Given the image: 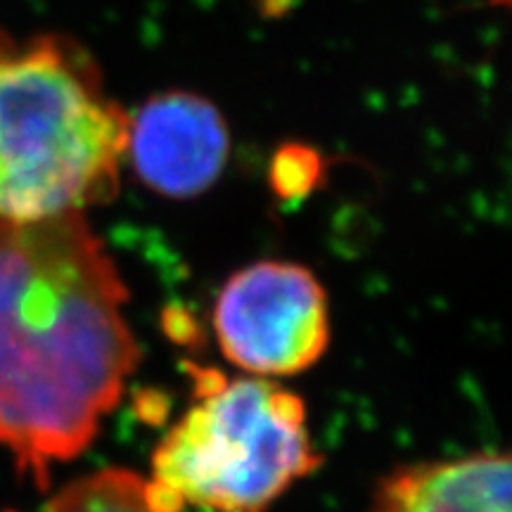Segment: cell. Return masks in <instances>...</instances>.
Here are the masks:
<instances>
[{"label":"cell","instance_id":"obj_1","mask_svg":"<svg viewBox=\"0 0 512 512\" xmlns=\"http://www.w3.org/2000/svg\"><path fill=\"white\" fill-rule=\"evenodd\" d=\"M126 287L81 214L0 226V446L46 489L138 363Z\"/></svg>","mask_w":512,"mask_h":512},{"label":"cell","instance_id":"obj_2","mask_svg":"<svg viewBox=\"0 0 512 512\" xmlns=\"http://www.w3.org/2000/svg\"><path fill=\"white\" fill-rule=\"evenodd\" d=\"M128 117L55 41L0 36V226L110 202Z\"/></svg>","mask_w":512,"mask_h":512},{"label":"cell","instance_id":"obj_3","mask_svg":"<svg viewBox=\"0 0 512 512\" xmlns=\"http://www.w3.org/2000/svg\"><path fill=\"white\" fill-rule=\"evenodd\" d=\"M197 403L152 456V484L181 508L264 512L320 465L304 401L261 377L192 368Z\"/></svg>","mask_w":512,"mask_h":512},{"label":"cell","instance_id":"obj_4","mask_svg":"<svg viewBox=\"0 0 512 512\" xmlns=\"http://www.w3.org/2000/svg\"><path fill=\"white\" fill-rule=\"evenodd\" d=\"M214 330L223 356L247 373L297 375L328 349V299L304 266L259 261L221 290Z\"/></svg>","mask_w":512,"mask_h":512},{"label":"cell","instance_id":"obj_5","mask_svg":"<svg viewBox=\"0 0 512 512\" xmlns=\"http://www.w3.org/2000/svg\"><path fill=\"white\" fill-rule=\"evenodd\" d=\"M126 152L147 188L188 200L209 190L226 169L228 124L219 107L202 95L162 93L128 119Z\"/></svg>","mask_w":512,"mask_h":512},{"label":"cell","instance_id":"obj_6","mask_svg":"<svg viewBox=\"0 0 512 512\" xmlns=\"http://www.w3.org/2000/svg\"><path fill=\"white\" fill-rule=\"evenodd\" d=\"M373 512H510V458L477 453L401 467L380 484Z\"/></svg>","mask_w":512,"mask_h":512},{"label":"cell","instance_id":"obj_7","mask_svg":"<svg viewBox=\"0 0 512 512\" xmlns=\"http://www.w3.org/2000/svg\"><path fill=\"white\" fill-rule=\"evenodd\" d=\"M43 512H183V508L152 479L147 482L136 472L112 467L67 484Z\"/></svg>","mask_w":512,"mask_h":512}]
</instances>
